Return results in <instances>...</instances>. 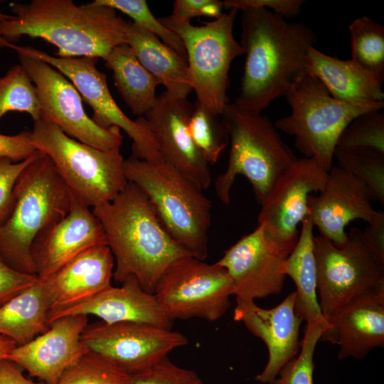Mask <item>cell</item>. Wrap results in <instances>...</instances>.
Returning a JSON list of instances; mask_svg holds the SVG:
<instances>
[{"label":"cell","instance_id":"cell-1","mask_svg":"<svg viewBox=\"0 0 384 384\" xmlns=\"http://www.w3.org/2000/svg\"><path fill=\"white\" fill-rule=\"evenodd\" d=\"M241 41L245 63L235 104L262 113L306 73L309 50L316 42L314 31L265 9L242 11Z\"/></svg>","mask_w":384,"mask_h":384},{"label":"cell","instance_id":"cell-2","mask_svg":"<svg viewBox=\"0 0 384 384\" xmlns=\"http://www.w3.org/2000/svg\"><path fill=\"white\" fill-rule=\"evenodd\" d=\"M92 210L114 256L113 278L117 282L133 276L146 292L154 294L170 265L192 256L169 235L147 196L132 182L128 181L113 201Z\"/></svg>","mask_w":384,"mask_h":384},{"label":"cell","instance_id":"cell-3","mask_svg":"<svg viewBox=\"0 0 384 384\" xmlns=\"http://www.w3.org/2000/svg\"><path fill=\"white\" fill-rule=\"evenodd\" d=\"M10 10L15 18L0 21V38L9 43L28 36L54 45L58 57L102 59L127 43V21L114 9L93 1L77 5L72 0H31L12 3Z\"/></svg>","mask_w":384,"mask_h":384},{"label":"cell","instance_id":"cell-4","mask_svg":"<svg viewBox=\"0 0 384 384\" xmlns=\"http://www.w3.org/2000/svg\"><path fill=\"white\" fill-rule=\"evenodd\" d=\"M71 202L72 193L53 162L39 151L17 179L11 213L0 225V257L18 271L36 274L33 242L68 215Z\"/></svg>","mask_w":384,"mask_h":384},{"label":"cell","instance_id":"cell-5","mask_svg":"<svg viewBox=\"0 0 384 384\" xmlns=\"http://www.w3.org/2000/svg\"><path fill=\"white\" fill-rule=\"evenodd\" d=\"M127 180L140 188L152 203L169 235L201 260L208 255L211 201L203 190L169 164L124 159Z\"/></svg>","mask_w":384,"mask_h":384},{"label":"cell","instance_id":"cell-6","mask_svg":"<svg viewBox=\"0 0 384 384\" xmlns=\"http://www.w3.org/2000/svg\"><path fill=\"white\" fill-rule=\"evenodd\" d=\"M230 144L225 171L215 182L219 201L228 205L230 191L238 176L251 183L262 205L277 178L297 159L282 141L274 124L262 113L244 110L228 103L220 114Z\"/></svg>","mask_w":384,"mask_h":384},{"label":"cell","instance_id":"cell-7","mask_svg":"<svg viewBox=\"0 0 384 384\" xmlns=\"http://www.w3.org/2000/svg\"><path fill=\"white\" fill-rule=\"evenodd\" d=\"M284 96L291 113L277 119L275 127L294 137L297 149L304 157L315 159L327 171L344 129L357 116L384 107V102L354 104L337 100L319 79L307 73Z\"/></svg>","mask_w":384,"mask_h":384},{"label":"cell","instance_id":"cell-8","mask_svg":"<svg viewBox=\"0 0 384 384\" xmlns=\"http://www.w3.org/2000/svg\"><path fill=\"white\" fill-rule=\"evenodd\" d=\"M31 132L36 149L50 158L71 193L87 206L111 202L127 184L119 148H94L43 119L33 122Z\"/></svg>","mask_w":384,"mask_h":384},{"label":"cell","instance_id":"cell-9","mask_svg":"<svg viewBox=\"0 0 384 384\" xmlns=\"http://www.w3.org/2000/svg\"><path fill=\"white\" fill-rule=\"evenodd\" d=\"M238 10L228 9L218 18L201 22H171L167 17L161 23L182 41L188 68V76L197 100L209 111L220 115L228 102L229 70L232 62L245 55L241 44L233 35Z\"/></svg>","mask_w":384,"mask_h":384},{"label":"cell","instance_id":"cell-10","mask_svg":"<svg viewBox=\"0 0 384 384\" xmlns=\"http://www.w3.org/2000/svg\"><path fill=\"white\" fill-rule=\"evenodd\" d=\"M314 250L317 296L326 320L355 298L384 293V260L366 245L360 228H351L341 247L321 235L314 236Z\"/></svg>","mask_w":384,"mask_h":384},{"label":"cell","instance_id":"cell-11","mask_svg":"<svg viewBox=\"0 0 384 384\" xmlns=\"http://www.w3.org/2000/svg\"><path fill=\"white\" fill-rule=\"evenodd\" d=\"M5 48L17 54L37 58L59 70L74 85L84 101L92 108L91 119L100 127H117L132 139V156L148 162L162 161L158 144L144 117L136 120L128 117L112 96L107 75L97 67V58H61L31 46H21L6 43Z\"/></svg>","mask_w":384,"mask_h":384},{"label":"cell","instance_id":"cell-12","mask_svg":"<svg viewBox=\"0 0 384 384\" xmlns=\"http://www.w3.org/2000/svg\"><path fill=\"white\" fill-rule=\"evenodd\" d=\"M154 294L174 320L198 318L214 321L229 309L233 289L224 267L188 256L167 267Z\"/></svg>","mask_w":384,"mask_h":384},{"label":"cell","instance_id":"cell-13","mask_svg":"<svg viewBox=\"0 0 384 384\" xmlns=\"http://www.w3.org/2000/svg\"><path fill=\"white\" fill-rule=\"evenodd\" d=\"M33 82L41 107V119L58 126L65 134L94 148H119L123 136L117 127L98 126L85 112L80 93L59 70L32 56L18 54Z\"/></svg>","mask_w":384,"mask_h":384},{"label":"cell","instance_id":"cell-14","mask_svg":"<svg viewBox=\"0 0 384 384\" xmlns=\"http://www.w3.org/2000/svg\"><path fill=\"white\" fill-rule=\"evenodd\" d=\"M81 341L90 351L131 375L188 343L187 337L180 332L132 321L87 324Z\"/></svg>","mask_w":384,"mask_h":384},{"label":"cell","instance_id":"cell-15","mask_svg":"<svg viewBox=\"0 0 384 384\" xmlns=\"http://www.w3.org/2000/svg\"><path fill=\"white\" fill-rule=\"evenodd\" d=\"M328 171L313 158L297 159L276 181L261 205L257 223L288 255L297 242L299 225L309 215L308 198L323 188Z\"/></svg>","mask_w":384,"mask_h":384},{"label":"cell","instance_id":"cell-16","mask_svg":"<svg viewBox=\"0 0 384 384\" xmlns=\"http://www.w3.org/2000/svg\"><path fill=\"white\" fill-rule=\"evenodd\" d=\"M289 255L267 235L262 224L242 236L216 262L232 281L233 295L241 300L262 299L282 292L283 265Z\"/></svg>","mask_w":384,"mask_h":384},{"label":"cell","instance_id":"cell-17","mask_svg":"<svg viewBox=\"0 0 384 384\" xmlns=\"http://www.w3.org/2000/svg\"><path fill=\"white\" fill-rule=\"evenodd\" d=\"M367 186L348 171L332 166L317 196L308 198L309 217L321 236L341 247L348 238L345 227L361 219L374 223L383 213L373 209Z\"/></svg>","mask_w":384,"mask_h":384},{"label":"cell","instance_id":"cell-18","mask_svg":"<svg viewBox=\"0 0 384 384\" xmlns=\"http://www.w3.org/2000/svg\"><path fill=\"white\" fill-rule=\"evenodd\" d=\"M193 104L166 91L156 97L144 117L164 161L183 174L202 190L210 186V165L196 147L188 130Z\"/></svg>","mask_w":384,"mask_h":384},{"label":"cell","instance_id":"cell-19","mask_svg":"<svg viewBox=\"0 0 384 384\" xmlns=\"http://www.w3.org/2000/svg\"><path fill=\"white\" fill-rule=\"evenodd\" d=\"M87 316H66L53 321L46 331L14 347L6 359L44 384H57L64 372L90 351L81 341Z\"/></svg>","mask_w":384,"mask_h":384},{"label":"cell","instance_id":"cell-20","mask_svg":"<svg viewBox=\"0 0 384 384\" xmlns=\"http://www.w3.org/2000/svg\"><path fill=\"white\" fill-rule=\"evenodd\" d=\"M107 245L103 227L90 207L72 194L68 215L39 233L31 254L36 274L44 281L82 252Z\"/></svg>","mask_w":384,"mask_h":384},{"label":"cell","instance_id":"cell-21","mask_svg":"<svg viewBox=\"0 0 384 384\" xmlns=\"http://www.w3.org/2000/svg\"><path fill=\"white\" fill-rule=\"evenodd\" d=\"M295 293H290L279 304L263 309L252 300L236 299L233 319L242 322L255 336L261 338L268 352V361L255 380L263 384L274 379L281 368L298 353L299 329L302 319L294 309Z\"/></svg>","mask_w":384,"mask_h":384},{"label":"cell","instance_id":"cell-22","mask_svg":"<svg viewBox=\"0 0 384 384\" xmlns=\"http://www.w3.org/2000/svg\"><path fill=\"white\" fill-rule=\"evenodd\" d=\"M73 315H94L106 323L139 322L168 329H171L174 321L155 295L146 292L133 276L127 277L119 287L111 285L89 298L50 309L47 325Z\"/></svg>","mask_w":384,"mask_h":384},{"label":"cell","instance_id":"cell-23","mask_svg":"<svg viewBox=\"0 0 384 384\" xmlns=\"http://www.w3.org/2000/svg\"><path fill=\"white\" fill-rule=\"evenodd\" d=\"M321 339L338 346L339 359L364 358L384 346V293L363 295L336 309L327 319Z\"/></svg>","mask_w":384,"mask_h":384},{"label":"cell","instance_id":"cell-24","mask_svg":"<svg viewBox=\"0 0 384 384\" xmlns=\"http://www.w3.org/2000/svg\"><path fill=\"white\" fill-rule=\"evenodd\" d=\"M114 269V256L107 245L82 252L41 281L50 309L76 303L110 287Z\"/></svg>","mask_w":384,"mask_h":384},{"label":"cell","instance_id":"cell-25","mask_svg":"<svg viewBox=\"0 0 384 384\" xmlns=\"http://www.w3.org/2000/svg\"><path fill=\"white\" fill-rule=\"evenodd\" d=\"M306 70L337 100L354 104L384 102L383 82L351 59L341 60L313 46L306 56Z\"/></svg>","mask_w":384,"mask_h":384},{"label":"cell","instance_id":"cell-26","mask_svg":"<svg viewBox=\"0 0 384 384\" xmlns=\"http://www.w3.org/2000/svg\"><path fill=\"white\" fill-rule=\"evenodd\" d=\"M126 40L139 63L165 87L167 93L187 99L193 90L186 58L131 21H127Z\"/></svg>","mask_w":384,"mask_h":384},{"label":"cell","instance_id":"cell-27","mask_svg":"<svg viewBox=\"0 0 384 384\" xmlns=\"http://www.w3.org/2000/svg\"><path fill=\"white\" fill-rule=\"evenodd\" d=\"M295 247L285 259L284 272L295 286L294 309L306 324L319 322L325 331L329 325L324 319L317 296L316 262L314 250V225L309 215L301 223Z\"/></svg>","mask_w":384,"mask_h":384},{"label":"cell","instance_id":"cell-28","mask_svg":"<svg viewBox=\"0 0 384 384\" xmlns=\"http://www.w3.org/2000/svg\"><path fill=\"white\" fill-rule=\"evenodd\" d=\"M103 60L127 106L134 114L144 116L155 104L159 80L143 67L127 43L114 48Z\"/></svg>","mask_w":384,"mask_h":384},{"label":"cell","instance_id":"cell-29","mask_svg":"<svg viewBox=\"0 0 384 384\" xmlns=\"http://www.w3.org/2000/svg\"><path fill=\"white\" fill-rule=\"evenodd\" d=\"M50 309L43 282L25 289L0 307V335L24 344L46 331Z\"/></svg>","mask_w":384,"mask_h":384},{"label":"cell","instance_id":"cell-30","mask_svg":"<svg viewBox=\"0 0 384 384\" xmlns=\"http://www.w3.org/2000/svg\"><path fill=\"white\" fill-rule=\"evenodd\" d=\"M351 60L384 81V26L367 16L356 18L348 26Z\"/></svg>","mask_w":384,"mask_h":384},{"label":"cell","instance_id":"cell-31","mask_svg":"<svg viewBox=\"0 0 384 384\" xmlns=\"http://www.w3.org/2000/svg\"><path fill=\"white\" fill-rule=\"evenodd\" d=\"M188 130L200 154L209 164H215L229 143L220 115L211 112L196 100L188 120Z\"/></svg>","mask_w":384,"mask_h":384},{"label":"cell","instance_id":"cell-32","mask_svg":"<svg viewBox=\"0 0 384 384\" xmlns=\"http://www.w3.org/2000/svg\"><path fill=\"white\" fill-rule=\"evenodd\" d=\"M334 157L337 166L348 171L367 186L373 201L384 205V153L366 148H336Z\"/></svg>","mask_w":384,"mask_h":384},{"label":"cell","instance_id":"cell-33","mask_svg":"<svg viewBox=\"0 0 384 384\" xmlns=\"http://www.w3.org/2000/svg\"><path fill=\"white\" fill-rule=\"evenodd\" d=\"M9 112H26L33 122L41 119L35 86L21 64L13 65L0 77V119Z\"/></svg>","mask_w":384,"mask_h":384},{"label":"cell","instance_id":"cell-34","mask_svg":"<svg viewBox=\"0 0 384 384\" xmlns=\"http://www.w3.org/2000/svg\"><path fill=\"white\" fill-rule=\"evenodd\" d=\"M132 375L89 351L69 367L57 384H132Z\"/></svg>","mask_w":384,"mask_h":384},{"label":"cell","instance_id":"cell-35","mask_svg":"<svg viewBox=\"0 0 384 384\" xmlns=\"http://www.w3.org/2000/svg\"><path fill=\"white\" fill-rule=\"evenodd\" d=\"M324 331V326L319 322L306 324L299 356L288 361L277 376L265 384H314V354Z\"/></svg>","mask_w":384,"mask_h":384},{"label":"cell","instance_id":"cell-36","mask_svg":"<svg viewBox=\"0 0 384 384\" xmlns=\"http://www.w3.org/2000/svg\"><path fill=\"white\" fill-rule=\"evenodd\" d=\"M336 148H366L384 153V113L368 112L357 116L341 134Z\"/></svg>","mask_w":384,"mask_h":384},{"label":"cell","instance_id":"cell-37","mask_svg":"<svg viewBox=\"0 0 384 384\" xmlns=\"http://www.w3.org/2000/svg\"><path fill=\"white\" fill-rule=\"evenodd\" d=\"M95 4L119 10L134 20V23L157 36L164 44L186 58L181 38L164 26L151 12L145 0H95Z\"/></svg>","mask_w":384,"mask_h":384},{"label":"cell","instance_id":"cell-38","mask_svg":"<svg viewBox=\"0 0 384 384\" xmlns=\"http://www.w3.org/2000/svg\"><path fill=\"white\" fill-rule=\"evenodd\" d=\"M132 378V384H204L195 371L176 365L168 356Z\"/></svg>","mask_w":384,"mask_h":384},{"label":"cell","instance_id":"cell-39","mask_svg":"<svg viewBox=\"0 0 384 384\" xmlns=\"http://www.w3.org/2000/svg\"><path fill=\"white\" fill-rule=\"evenodd\" d=\"M36 151L28 159L14 162L5 157H0V225L9 217L14 201V189L21 174L38 156Z\"/></svg>","mask_w":384,"mask_h":384},{"label":"cell","instance_id":"cell-40","mask_svg":"<svg viewBox=\"0 0 384 384\" xmlns=\"http://www.w3.org/2000/svg\"><path fill=\"white\" fill-rule=\"evenodd\" d=\"M224 8L223 1L218 0H176L169 20L176 23L190 21L196 16L219 18Z\"/></svg>","mask_w":384,"mask_h":384},{"label":"cell","instance_id":"cell-41","mask_svg":"<svg viewBox=\"0 0 384 384\" xmlns=\"http://www.w3.org/2000/svg\"><path fill=\"white\" fill-rule=\"evenodd\" d=\"M38 280L36 274L18 271L0 257V307Z\"/></svg>","mask_w":384,"mask_h":384},{"label":"cell","instance_id":"cell-42","mask_svg":"<svg viewBox=\"0 0 384 384\" xmlns=\"http://www.w3.org/2000/svg\"><path fill=\"white\" fill-rule=\"evenodd\" d=\"M304 0H225L224 8L244 11L248 9H265L284 18L297 16L302 11Z\"/></svg>","mask_w":384,"mask_h":384},{"label":"cell","instance_id":"cell-43","mask_svg":"<svg viewBox=\"0 0 384 384\" xmlns=\"http://www.w3.org/2000/svg\"><path fill=\"white\" fill-rule=\"evenodd\" d=\"M37 150L31 143V132L24 131L15 135L0 134V157L14 162L23 161Z\"/></svg>","mask_w":384,"mask_h":384},{"label":"cell","instance_id":"cell-44","mask_svg":"<svg viewBox=\"0 0 384 384\" xmlns=\"http://www.w3.org/2000/svg\"><path fill=\"white\" fill-rule=\"evenodd\" d=\"M362 236L370 249L384 260V213L362 230Z\"/></svg>","mask_w":384,"mask_h":384},{"label":"cell","instance_id":"cell-45","mask_svg":"<svg viewBox=\"0 0 384 384\" xmlns=\"http://www.w3.org/2000/svg\"><path fill=\"white\" fill-rule=\"evenodd\" d=\"M0 384H42L27 379L21 368L14 363L4 359L0 361ZM44 384V383H43Z\"/></svg>","mask_w":384,"mask_h":384},{"label":"cell","instance_id":"cell-46","mask_svg":"<svg viewBox=\"0 0 384 384\" xmlns=\"http://www.w3.org/2000/svg\"><path fill=\"white\" fill-rule=\"evenodd\" d=\"M16 346L12 340L0 335V361L6 359L9 352Z\"/></svg>","mask_w":384,"mask_h":384},{"label":"cell","instance_id":"cell-47","mask_svg":"<svg viewBox=\"0 0 384 384\" xmlns=\"http://www.w3.org/2000/svg\"><path fill=\"white\" fill-rule=\"evenodd\" d=\"M15 18V16L12 14H6L0 11V21L5 20H11Z\"/></svg>","mask_w":384,"mask_h":384}]
</instances>
